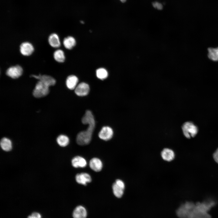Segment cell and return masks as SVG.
Masks as SVG:
<instances>
[{
    "instance_id": "obj_11",
    "label": "cell",
    "mask_w": 218,
    "mask_h": 218,
    "mask_svg": "<svg viewBox=\"0 0 218 218\" xmlns=\"http://www.w3.org/2000/svg\"><path fill=\"white\" fill-rule=\"evenodd\" d=\"M48 41L49 45L52 48H58L61 45L59 36L55 33H52L49 35Z\"/></svg>"
},
{
    "instance_id": "obj_4",
    "label": "cell",
    "mask_w": 218,
    "mask_h": 218,
    "mask_svg": "<svg viewBox=\"0 0 218 218\" xmlns=\"http://www.w3.org/2000/svg\"><path fill=\"white\" fill-rule=\"evenodd\" d=\"M182 129L184 135L188 138L194 137L198 132L197 127L190 121L184 123L182 125Z\"/></svg>"
},
{
    "instance_id": "obj_28",
    "label": "cell",
    "mask_w": 218,
    "mask_h": 218,
    "mask_svg": "<svg viewBox=\"0 0 218 218\" xmlns=\"http://www.w3.org/2000/svg\"><path fill=\"white\" fill-rule=\"evenodd\" d=\"M120 0L121 2L124 3L126 1V0Z\"/></svg>"
},
{
    "instance_id": "obj_7",
    "label": "cell",
    "mask_w": 218,
    "mask_h": 218,
    "mask_svg": "<svg viewBox=\"0 0 218 218\" xmlns=\"http://www.w3.org/2000/svg\"><path fill=\"white\" fill-rule=\"evenodd\" d=\"M19 50L21 54L24 56L31 55L34 51V48L32 44L28 41L22 43L20 45Z\"/></svg>"
},
{
    "instance_id": "obj_21",
    "label": "cell",
    "mask_w": 218,
    "mask_h": 218,
    "mask_svg": "<svg viewBox=\"0 0 218 218\" xmlns=\"http://www.w3.org/2000/svg\"><path fill=\"white\" fill-rule=\"evenodd\" d=\"M124 188L118 185L116 183H114L112 185V190L114 195L117 197H121L124 192Z\"/></svg>"
},
{
    "instance_id": "obj_3",
    "label": "cell",
    "mask_w": 218,
    "mask_h": 218,
    "mask_svg": "<svg viewBox=\"0 0 218 218\" xmlns=\"http://www.w3.org/2000/svg\"><path fill=\"white\" fill-rule=\"evenodd\" d=\"M51 86L48 83L39 80L36 83L33 91V94L36 98L45 96L49 93V87Z\"/></svg>"
},
{
    "instance_id": "obj_14",
    "label": "cell",
    "mask_w": 218,
    "mask_h": 218,
    "mask_svg": "<svg viewBox=\"0 0 218 218\" xmlns=\"http://www.w3.org/2000/svg\"><path fill=\"white\" fill-rule=\"evenodd\" d=\"M161 155L164 160L169 162L173 160L175 155L173 150L169 148H165L161 152Z\"/></svg>"
},
{
    "instance_id": "obj_23",
    "label": "cell",
    "mask_w": 218,
    "mask_h": 218,
    "mask_svg": "<svg viewBox=\"0 0 218 218\" xmlns=\"http://www.w3.org/2000/svg\"><path fill=\"white\" fill-rule=\"evenodd\" d=\"M57 141L60 146L64 147L68 144L69 140L67 136L64 135H61L57 137Z\"/></svg>"
},
{
    "instance_id": "obj_9",
    "label": "cell",
    "mask_w": 218,
    "mask_h": 218,
    "mask_svg": "<svg viewBox=\"0 0 218 218\" xmlns=\"http://www.w3.org/2000/svg\"><path fill=\"white\" fill-rule=\"evenodd\" d=\"M90 91L89 85L84 82H81L77 85L75 89L76 94L78 96H83L88 94Z\"/></svg>"
},
{
    "instance_id": "obj_22",
    "label": "cell",
    "mask_w": 218,
    "mask_h": 218,
    "mask_svg": "<svg viewBox=\"0 0 218 218\" xmlns=\"http://www.w3.org/2000/svg\"><path fill=\"white\" fill-rule=\"evenodd\" d=\"M208 51L209 58L213 61H218V47L209 48Z\"/></svg>"
},
{
    "instance_id": "obj_13",
    "label": "cell",
    "mask_w": 218,
    "mask_h": 218,
    "mask_svg": "<svg viewBox=\"0 0 218 218\" xmlns=\"http://www.w3.org/2000/svg\"><path fill=\"white\" fill-rule=\"evenodd\" d=\"M72 166L75 168L84 167L87 164V161L83 157L79 156L74 157L71 160Z\"/></svg>"
},
{
    "instance_id": "obj_8",
    "label": "cell",
    "mask_w": 218,
    "mask_h": 218,
    "mask_svg": "<svg viewBox=\"0 0 218 218\" xmlns=\"http://www.w3.org/2000/svg\"><path fill=\"white\" fill-rule=\"evenodd\" d=\"M113 134L112 129L108 126L104 127L99 133L98 136L101 139L107 141L111 139Z\"/></svg>"
},
{
    "instance_id": "obj_18",
    "label": "cell",
    "mask_w": 218,
    "mask_h": 218,
    "mask_svg": "<svg viewBox=\"0 0 218 218\" xmlns=\"http://www.w3.org/2000/svg\"><path fill=\"white\" fill-rule=\"evenodd\" d=\"M63 44L66 48L70 50L72 49L75 46L76 41L73 37L68 36L64 38L63 41Z\"/></svg>"
},
{
    "instance_id": "obj_25",
    "label": "cell",
    "mask_w": 218,
    "mask_h": 218,
    "mask_svg": "<svg viewBox=\"0 0 218 218\" xmlns=\"http://www.w3.org/2000/svg\"><path fill=\"white\" fill-rule=\"evenodd\" d=\"M153 6L159 10H162L163 8V5L162 4L158 2H155L152 3Z\"/></svg>"
},
{
    "instance_id": "obj_6",
    "label": "cell",
    "mask_w": 218,
    "mask_h": 218,
    "mask_svg": "<svg viewBox=\"0 0 218 218\" xmlns=\"http://www.w3.org/2000/svg\"><path fill=\"white\" fill-rule=\"evenodd\" d=\"M23 69L19 65H16L12 66L6 70L7 75L13 79H16L20 77L22 74Z\"/></svg>"
},
{
    "instance_id": "obj_17",
    "label": "cell",
    "mask_w": 218,
    "mask_h": 218,
    "mask_svg": "<svg viewBox=\"0 0 218 218\" xmlns=\"http://www.w3.org/2000/svg\"><path fill=\"white\" fill-rule=\"evenodd\" d=\"M31 77L38 80H42L47 81L50 84L51 86H53L56 83V80L53 77L48 75L39 74L37 75H32Z\"/></svg>"
},
{
    "instance_id": "obj_19",
    "label": "cell",
    "mask_w": 218,
    "mask_h": 218,
    "mask_svg": "<svg viewBox=\"0 0 218 218\" xmlns=\"http://www.w3.org/2000/svg\"><path fill=\"white\" fill-rule=\"evenodd\" d=\"M53 57L55 61L59 63L63 62L65 58L64 51L60 49H57L54 52Z\"/></svg>"
},
{
    "instance_id": "obj_24",
    "label": "cell",
    "mask_w": 218,
    "mask_h": 218,
    "mask_svg": "<svg viewBox=\"0 0 218 218\" xmlns=\"http://www.w3.org/2000/svg\"><path fill=\"white\" fill-rule=\"evenodd\" d=\"M96 75L98 78L103 80L107 78L108 73L105 69L104 68H100L96 70Z\"/></svg>"
},
{
    "instance_id": "obj_16",
    "label": "cell",
    "mask_w": 218,
    "mask_h": 218,
    "mask_svg": "<svg viewBox=\"0 0 218 218\" xmlns=\"http://www.w3.org/2000/svg\"><path fill=\"white\" fill-rule=\"evenodd\" d=\"M78 78L75 75H70L67 78L66 84L67 88L70 90L75 89L78 83Z\"/></svg>"
},
{
    "instance_id": "obj_10",
    "label": "cell",
    "mask_w": 218,
    "mask_h": 218,
    "mask_svg": "<svg viewBox=\"0 0 218 218\" xmlns=\"http://www.w3.org/2000/svg\"><path fill=\"white\" fill-rule=\"evenodd\" d=\"M76 182L80 184L86 185L91 181L90 175L88 173H82L77 174L75 177Z\"/></svg>"
},
{
    "instance_id": "obj_1",
    "label": "cell",
    "mask_w": 218,
    "mask_h": 218,
    "mask_svg": "<svg viewBox=\"0 0 218 218\" xmlns=\"http://www.w3.org/2000/svg\"><path fill=\"white\" fill-rule=\"evenodd\" d=\"M82 122L84 124H88V129L85 131L79 133L76 137L77 144L81 145H86L90 143L95 126V122L93 114H86L83 117Z\"/></svg>"
},
{
    "instance_id": "obj_20",
    "label": "cell",
    "mask_w": 218,
    "mask_h": 218,
    "mask_svg": "<svg viewBox=\"0 0 218 218\" xmlns=\"http://www.w3.org/2000/svg\"><path fill=\"white\" fill-rule=\"evenodd\" d=\"M0 145L2 149L5 151H9L12 149V142L7 138L4 137L1 140Z\"/></svg>"
},
{
    "instance_id": "obj_12",
    "label": "cell",
    "mask_w": 218,
    "mask_h": 218,
    "mask_svg": "<svg viewBox=\"0 0 218 218\" xmlns=\"http://www.w3.org/2000/svg\"><path fill=\"white\" fill-rule=\"evenodd\" d=\"M89 166L91 169L95 172H99L102 169L103 164L101 160L98 158H93L89 162Z\"/></svg>"
},
{
    "instance_id": "obj_5",
    "label": "cell",
    "mask_w": 218,
    "mask_h": 218,
    "mask_svg": "<svg viewBox=\"0 0 218 218\" xmlns=\"http://www.w3.org/2000/svg\"><path fill=\"white\" fill-rule=\"evenodd\" d=\"M195 204L192 202H187L182 204L177 210L176 214L180 218H188Z\"/></svg>"
},
{
    "instance_id": "obj_2",
    "label": "cell",
    "mask_w": 218,
    "mask_h": 218,
    "mask_svg": "<svg viewBox=\"0 0 218 218\" xmlns=\"http://www.w3.org/2000/svg\"><path fill=\"white\" fill-rule=\"evenodd\" d=\"M209 208L205 203L198 202L195 204L188 218H211L208 213Z\"/></svg>"
},
{
    "instance_id": "obj_26",
    "label": "cell",
    "mask_w": 218,
    "mask_h": 218,
    "mask_svg": "<svg viewBox=\"0 0 218 218\" xmlns=\"http://www.w3.org/2000/svg\"><path fill=\"white\" fill-rule=\"evenodd\" d=\"M28 218H41V216L39 213L34 212L31 215L28 216Z\"/></svg>"
},
{
    "instance_id": "obj_15",
    "label": "cell",
    "mask_w": 218,
    "mask_h": 218,
    "mask_svg": "<svg viewBox=\"0 0 218 218\" xmlns=\"http://www.w3.org/2000/svg\"><path fill=\"white\" fill-rule=\"evenodd\" d=\"M87 212L85 208L82 206H79L74 210L73 216L74 218H86Z\"/></svg>"
},
{
    "instance_id": "obj_27",
    "label": "cell",
    "mask_w": 218,
    "mask_h": 218,
    "mask_svg": "<svg viewBox=\"0 0 218 218\" xmlns=\"http://www.w3.org/2000/svg\"><path fill=\"white\" fill-rule=\"evenodd\" d=\"M213 157L215 161L218 164V148L213 154Z\"/></svg>"
}]
</instances>
